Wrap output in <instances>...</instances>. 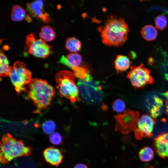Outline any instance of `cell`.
Returning a JSON list of instances; mask_svg holds the SVG:
<instances>
[{
	"label": "cell",
	"instance_id": "obj_1",
	"mask_svg": "<svg viewBox=\"0 0 168 168\" xmlns=\"http://www.w3.org/2000/svg\"><path fill=\"white\" fill-rule=\"evenodd\" d=\"M100 31L103 43L109 46H118L127 40L129 29L124 18L111 14L108 16Z\"/></svg>",
	"mask_w": 168,
	"mask_h": 168
},
{
	"label": "cell",
	"instance_id": "obj_2",
	"mask_svg": "<svg viewBox=\"0 0 168 168\" xmlns=\"http://www.w3.org/2000/svg\"><path fill=\"white\" fill-rule=\"evenodd\" d=\"M28 86V96L36 107L33 113L40 114L50 105L55 89L46 81L37 78L32 79Z\"/></svg>",
	"mask_w": 168,
	"mask_h": 168
},
{
	"label": "cell",
	"instance_id": "obj_3",
	"mask_svg": "<svg viewBox=\"0 0 168 168\" xmlns=\"http://www.w3.org/2000/svg\"><path fill=\"white\" fill-rule=\"evenodd\" d=\"M0 160L7 164L15 158L28 156L32 153V149L26 146L21 140H18L9 133L3 134L0 142Z\"/></svg>",
	"mask_w": 168,
	"mask_h": 168
},
{
	"label": "cell",
	"instance_id": "obj_4",
	"mask_svg": "<svg viewBox=\"0 0 168 168\" xmlns=\"http://www.w3.org/2000/svg\"><path fill=\"white\" fill-rule=\"evenodd\" d=\"M58 93L62 97L69 99L73 103L79 101V91L75 84L73 73L67 70L60 71L55 75Z\"/></svg>",
	"mask_w": 168,
	"mask_h": 168
},
{
	"label": "cell",
	"instance_id": "obj_5",
	"mask_svg": "<svg viewBox=\"0 0 168 168\" xmlns=\"http://www.w3.org/2000/svg\"><path fill=\"white\" fill-rule=\"evenodd\" d=\"M80 93L84 101L92 105L101 104L103 100L104 94L100 82L93 79L89 74L85 79L77 82Z\"/></svg>",
	"mask_w": 168,
	"mask_h": 168
},
{
	"label": "cell",
	"instance_id": "obj_6",
	"mask_svg": "<svg viewBox=\"0 0 168 168\" xmlns=\"http://www.w3.org/2000/svg\"><path fill=\"white\" fill-rule=\"evenodd\" d=\"M9 76L18 94L26 91V86L32 79L31 72L24 63L20 61L16 62L11 67Z\"/></svg>",
	"mask_w": 168,
	"mask_h": 168
},
{
	"label": "cell",
	"instance_id": "obj_7",
	"mask_svg": "<svg viewBox=\"0 0 168 168\" xmlns=\"http://www.w3.org/2000/svg\"><path fill=\"white\" fill-rule=\"evenodd\" d=\"M150 70L142 63L137 66H131L127 77L135 88H142L153 83V79Z\"/></svg>",
	"mask_w": 168,
	"mask_h": 168
},
{
	"label": "cell",
	"instance_id": "obj_8",
	"mask_svg": "<svg viewBox=\"0 0 168 168\" xmlns=\"http://www.w3.org/2000/svg\"><path fill=\"white\" fill-rule=\"evenodd\" d=\"M139 115L137 111L127 110L122 114L114 115L116 122L115 130L126 134L134 130L137 126Z\"/></svg>",
	"mask_w": 168,
	"mask_h": 168
},
{
	"label": "cell",
	"instance_id": "obj_9",
	"mask_svg": "<svg viewBox=\"0 0 168 168\" xmlns=\"http://www.w3.org/2000/svg\"><path fill=\"white\" fill-rule=\"evenodd\" d=\"M26 43L28 53L35 57L45 58L52 53L51 47L41 39H36L33 34L26 36Z\"/></svg>",
	"mask_w": 168,
	"mask_h": 168
},
{
	"label": "cell",
	"instance_id": "obj_10",
	"mask_svg": "<svg viewBox=\"0 0 168 168\" xmlns=\"http://www.w3.org/2000/svg\"><path fill=\"white\" fill-rule=\"evenodd\" d=\"M155 122L151 116L143 114L139 119L137 127L134 130L136 139L140 140L144 138L152 137Z\"/></svg>",
	"mask_w": 168,
	"mask_h": 168
},
{
	"label": "cell",
	"instance_id": "obj_11",
	"mask_svg": "<svg viewBox=\"0 0 168 168\" xmlns=\"http://www.w3.org/2000/svg\"><path fill=\"white\" fill-rule=\"evenodd\" d=\"M43 5V1L37 0L27 3V9L32 16L40 18L44 22L48 23L51 21V19L49 15L44 12Z\"/></svg>",
	"mask_w": 168,
	"mask_h": 168
},
{
	"label": "cell",
	"instance_id": "obj_12",
	"mask_svg": "<svg viewBox=\"0 0 168 168\" xmlns=\"http://www.w3.org/2000/svg\"><path fill=\"white\" fill-rule=\"evenodd\" d=\"M45 160L52 165L58 166L62 162L63 156L60 151L56 147H50L43 152Z\"/></svg>",
	"mask_w": 168,
	"mask_h": 168
},
{
	"label": "cell",
	"instance_id": "obj_13",
	"mask_svg": "<svg viewBox=\"0 0 168 168\" xmlns=\"http://www.w3.org/2000/svg\"><path fill=\"white\" fill-rule=\"evenodd\" d=\"M154 146L160 157H168V133H162L155 138Z\"/></svg>",
	"mask_w": 168,
	"mask_h": 168
},
{
	"label": "cell",
	"instance_id": "obj_14",
	"mask_svg": "<svg viewBox=\"0 0 168 168\" xmlns=\"http://www.w3.org/2000/svg\"><path fill=\"white\" fill-rule=\"evenodd\" d=\"M82 57L77 53H70L66 57L62 56L59 63L72 69L75 67L80 66L82 63Z\"/></svg>",
	"mask_w": 168,
	"mask_h": 168
},
{
	"label": "cell",
	"instance_id": "obj_15",
	"mask_svg": "<svg viewBox=\"0 0 168 168\" xmlns=\"http://www.w3.org/2000/svg\"><path fill=\"white\" fill-rule=\"evenodd\" d=\"M152 105L147 107L151 116L154 119L160 115L163 110V102L160 97L154 96L152 97Z\"/></svg>",
	"mask_w": 168,
	"mask_h": 168
},
{
	"label": "cell",
	"instance_id": "obj_16",
	"mask_svg": "<svg viewBox=\"0 0 168 168\" xmlns=\"http://www.w3.org/2000/svg\"><path fill=\"white\" fill-rule=\"evenodd\" d=\"M131 63V62L127 56L118 55L114 61V67L118 72H123L130 67Z\"/></svg>",
	"mask_w": 168,
	"mask_h": 168
},
{
	"label": "cell",
	"instance_id": "obj_17",
	"mask_svg": "<svg viewBox=\"0 0 168 168\" xmlns=\"http://www.w3.org/2000/svg\"><path fill=\"white\" fill-rule=\"evenodd\" d=\"M141 33L142 37L147 41L155 40L157 35V31L156 28L152 25H146L142 28Z\"/></svg>",
	"mask_w": 168,
	"mask_h": 168
},
{
	"label": "cell",
	"instance_id": "obj_18",
	"mask_svg": "<svg viewBox=\"0 0 168 168\" xmlns=\"http://www.w3.org/2000/svg\"><path fill=\"white\" fill-rule=\"evenodd\" d=\"M39 35L40 39L45 42L52 41L56 37L54 29L48 25L44 26L42 27Z\"/></svg>",
	"mask_w": 168,
	"mask_h": 168
},
{
	"label": "cell",
	"instance_id": "obj_19",
	"mask_svg": "<svg viewBox=\"0 0 168 168\" xmlns=\"http://www.w3.org/2000/svg\"><path fill=\"white\" fill-rule=\"evenodd\" d=\"M81 43L80 41L74 37L67 38L65 43V47L67 50L72 53H76L81 49Z\"/></svg>",
	"mask_w": 168,
	"mask_h": 168
},
{
	"label": "cell",
	"instance_id": "obj_20",
	"mask_svg": "<svg viewBox=\"0 0 168 168\" xmlns=\"http://www.w3.org/2000/svg\"><path fill=\"white\" fill-rule=\"evenodd\" d=\"M0 71L1 77H6L9 76L11 67L6 55L1 51L0 54Z\"/></svg>",
	"mask_w": 168,
	"mask_h": 168
},
{
	"label": "cell",
	"instance_id": "obj_21",
	"mask_svg": "<svg viewBox=\"0 0 168 168\" xmlns=\"http://www.w3.org/2000/svg\"><path fill=\"white\" fill-rule=\"evenodd\" d=\"M26 15L25 10L18 5L13 6L11 14L12 20L20 21L26 18Z\"/></svg>",
	"mask_w": 168,
	"mask_h": 168
},
{
	"label": "cell",
	"instance_id": "obj_22",
	"mask_svg": "<svg viewBox=\"0 0 168 168\" xmlns=\"http://www.w3.org/2000/svg\"><path fill=\"white\" fill-rule=\"evenodd\" d=\"M138 155L140 159L142 161L149 162L153 159L154 156V152L151 147H145L140 150Z\"/></svg>",
	"mask_w": 168,
	"mask_h": 168
},
{
	"label": "cell",
	"instance_id": "obj_23",
	"mask_svg": "<svg viewBox=\"0 0 168 168\" xmlns=\"http://www.w3.org/2000/svg\"><path fill=\"white\" fill-rule=\"evenodd\" d=\"M71 69L73 71L74 76L80 80L85 79L90 74L88 70L82 66L75 67Z\"/></svg>",
	"mask_w": 168,
	"mask_h": 168
},
{
	"label": "cell",
	"instance_id": "obj_24",
	"mask_svg": "<svg viewBox=\"0 0 168 168\" xmlns=\"http://www.w3.org/2000/svg\"><path fill=\"white\" fill-rule=\"evenodd\" d=\"M42 128L43 131L45 134H50L54 133L56 128V126L54 121L48 120L43 123Z\"/></svg>",
	"mask_w": 168,
	"mask_h": 168
},
{
	"label": "cell",
	"instance_id": "obj_25",
	"mask_svg": "<svg viewBox=\"0 0 168 168\" xmlns=\"http://www.w3.org/2000/svg\"><path fill=\"white\" fill-rule=\"evenodd\" d=\"M167 18L164 14H161L156 16L154 19L155 26L157 29L162 30L166 26Z\"/></svg>",
	"mask_w": 168,
	"mask_h": 168
},
{
	"label": "cell",
	"instance_id": "obj_26",
	"mask_svg": "<svg viewBox=\"0 0 168 168\" xmlns=\"http://www.w3.org/2000/svg\"><path fill=\"white\" fill-rule=\"evenodd\" d=\"M126 107L125 102L120 99L115 100L113 103L112 108L113 110L115 112H121L125 109Z\"/></svg>",
	"mask_w": 168,
	"mask_h": 168
},
{
	"label": "cell",
	"instance_id": "obj_27",
	"mask_svg": "<svg viewBox=\"0 0 168 168\" xmlns=\"http://www.w3.org/2000/svg\"><path fill=\"white\" fill-rule=\"evenodd\" d=\"M49 138L50 142L54 145H60L62 142V137L57 132H54L50 134Z\"/></svg>",
	"mask_w": 168,
	"mask_h": 168
},
{
	"label": "cell",
	"instance_id": "obj_28",
	"mask_svg": "<svg viewBox=\"0 0 168 168\" xmlns=\"http://www.w3.org/2000/svg\"><path fill=\"white\" fill-rule=\"evenodd\" d=\"M162 95L165 97L166 99L165 110L164 112L168 117V91L163 93Z\"/></svg>",
	"mask_w": 168,
	"mask_h": 168
},
{
	"label": "cell",
	"instance_id": "obj_29",
	"mask_svg": "<svg viewBox=\"0 0 168 168\" xmlns=\"http://www.w3.org/2000/svg\"><path fill=\"white\" fill-rule=\"evenodd\" d=\"M74 168H88V167L86 165L83 163H79L76 164Z\"/></svg>",
	"mask_w": 168,
	"mask_h": 168
},
{
	"label": "cell",
	"instance_id": "obj_30",
	"mask_svg": "<svg viewBox=\"0 0 168 168\" xmlns=\"http://www.w3.org/2000/svg\"><path fill=\"white\" fill-rule=\"evenodd\" d=\"M25 19L27 21L30 22L31 21V19L30 16L28 15H27Z\"/></svg>",
	"mask_w": 168,
	"mask_h": 168
}]
</instances>
